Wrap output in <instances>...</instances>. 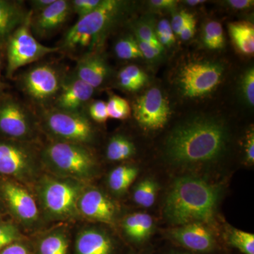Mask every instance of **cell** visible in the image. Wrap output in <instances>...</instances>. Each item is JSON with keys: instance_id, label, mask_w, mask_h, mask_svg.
<instances>
[{"instance_id": "40", "label": "cell", "mask_w": 254, "mask_h": 254, "mask_svg": "<svg viewBox=\"0 0 254 254\" xmlns=\"http://www.w3.org/2000/svg\"><path fill=\"white\" fill-rule=\"evenodd\" d=\"M139 49L141 50L142 55L148 60H153L156 58L160 53L163 52V50L158 49L154 47L150 46L148 43L144 42L138 41L137 40Z\"/></svg>"}, {"instance_id": "8", "label": "cell", "mask_w": 254, "mask_h": 254, "mask_svg": "<svg viewBox=\"0 0 254 254\" xmlns=\"http://www.w3.org/2000/svg\"><path fill=\"white\" fill-rule=\"evenodd\" d=\"M224 68L211 62H193L180 69L178 85L187 98H201L210 94L221 81Z\"/></svg>"}, {"instance_id": "43", "label": "cell", "mask_w": 254, "mask_h": 254, "mask_svg": "<svg viewBox=\"0 0 254 254\" xmlns=\"http://www.w3.org/2000/svg\"><path fill=\"white\" fill-rule=\"evenodd\" d=\"M247 160L250 163L254 162V132H250L247 136V146H246Z\"/></svg>"}, {"instance_id": "32", "label": "cell", "mask_w": 254, "mask_h": 254, "mask_svg": "<svg viewBox=\"0 0 254 254\" xmlns=\"http://www.w3.org/2000/svg\"><path fill=\"white\" fill-rule=\"evenodd\" d=\"M136 39L138 41L144 42L150 46L163 50V47L159 43L156 33L150 25L146 23L139 25L136 30Z\"/></svg>"}, {"instance_id": "13", "label": "cell", "mask_w": 254, "mask_h": 254, "mask_svg": "<svg viewBox=\"0 0 254 254\" xmlns=\"http://www.w3.org/2000/svg\"><path fill=\"white\" fill-rule=\"evenodd\" d=\"M1 193L13 215L21 222L31 223L38 217V208L26 189L16 182L6 180L1 184Z\"/></svg>"}, {"instance_id": "4", "label": "cell", "mask_w": 254, "mask_h": 254, "mask_svg": "<svg viewBox=\"0 0 254 254\" xmlns=\"http://www.w3.org/2000/svg\"><path fill=\"white\" fill-rule=\"evenodd\" d=\"M121 1L105 0L94 11L78 19L68 29L64 37L63 47L75 50L92 46L118 16Z\"/></svg>"}, {"instance_id": "21", "label": "cell", "mask_w": 254, "mask_h": 254, "mask_svg": "<svg viewBox=\"0 0 254 254\" xmlns=\"http://www.w3.org/2000/svg\"><path fill=\"white\" fill-rule=\"evenodd\" d=\"M229 33L235 46L242 54L252 55L254 53V26L249 21L230 23Z\"/></svg>"}, {"instance_id": "41", "label": "cell", "mask_w": 254, "mask_h": 254, "mask_svg": "<svg viewBox=\"0 0 254 254\" xmlns=\"http://www.w3.org/2000/svg\"><path fill=\"white\" fill-rule=\"evenodd\" d=\"M195 25H196V22H195L194 16H193L190 21H188V23L185 25L181 33L179 35L180 38L183 40V41H189V40L194 35Z\"/></svg>"}, {"instance_id": "6", "label": "cell", "mask_w": 254, "mask_h": 254, "mask_svg": "<svg viewBox=\"0 0 254 254\" xmlns=\"http://www.w3.org/2000/svg\"><path fill=\"white\" fill-rule=\"evenodd\" d=\"M32 11L24 22L11 35L7 46V76H12L16 70L34 63L43 57L60 50L58 47H48L39 43L32 33Z\"/></svg>"}, {"instance_id": "35", "label": "cell", "mask_w": 254, "mask_h": 254, "mask_svg": "<svg viewBox=\"0 0 254 254\" xmlns=\"http://www.w3.org/2000/svg\"><path fill=\"white\" fill-rule=\"evenodd\" d=\"M242 91L247 103L254 105V69L251 67L244 74L242 79Z\"/></svg>"}, {"instance_id": "49", "label": "cell", "mask_w": 254, "mask_h": 254, "mask_svg": "<svg viewBox=\"0 0 254 254\" xmlns=\"http://www.w3.org/2000/svg\"><path fill=\"white\" fill-rule=\"evenodd\" d=\"M0 88H1V81H0Z\"/></svg>"}, {"instance_id": "26", "label": "cell", "mask_w": 254, "mask_h": 254, "mask_svg": "<svg viewBox=\"0 0 254 254\" xmlns=\"http://www.w3.org/2000/svg\"><path fill=\"white\" fill-rule=\"evenodd\" d=\"M203 43L210 50H220L225 46V37L222 25L218 21H210L203 31Z\"/></svg>"}, {"instance_id": "20", "label": "cell", "mask_w": 254, "mask_h": 254, "mask_svg": "<svg viewBox=\"0 0 254 254\" xmlns=\"http://www.w3.org/2000/svg\"><path fill=\"white\" fill-rule=\"evenodd\" d=\"M28 14L18 3L0 0V40L10 36L24 22Z\"/></svg>"}, {"instance_id": "5", "label": "cell", "mask_w": 254, "mask_h": 254, "mask_svg": "<svg viewBox=\"0 0 254 254\" xmlns=\"http://www.w3.org/2000/svg\"><path fill=\"white\" fill-rule=\"evenodd\" d=\"M83 192L81 182L51 177H43L38 193L42 205L50 216L69 218L78 213V198Z\"/></svg>"}, {"instance_id": "28", "label": "cell", "mask_w": 254, "mask_h": 254, "mask_svg": "<svg viewBox=\"0 0 254 254\" xmlns=\"http://www.w3.org/2000/svg\"><path fill=\"white\" fill-rule=\"evenodd\" d=\"M109 118L116 120H125L131 115V107L125 98L118 95H112L107 103Z\"/></svg>"}, {"instance_id": "12", "label": "cell", "mask_w": 254, "mask_h": 254, "mask_svg": "<svg viewBox=\"0 0 254 254\" xmlns=\"http://www.w3.org/2000/svg\"><path fill=\"white\" fill-rule=\"evenodd\" d=\"M0 134L16 141L29 140L34 134L31 117L14 100L0 101Z\"/></svg>"}, {"instance_id": "24", "label": "cell", "mask_w": 254, "mask_h": 254, "mask_svg": "<svg viewBox=\"0 0 254 254\" xmlns=\"http://www.w3.org/2000/svg\"><path fill=\"white\" fill-rule=\"evenodd\" d=\"M68 240L62 233H53L42 240L40 254H68Z\"/></svg>"}, {"instance_id": "18", "label": "cell", "mask_w": 254, "mask_h": 254, "mask_svg": "<svg viewBox=\"0 0 254 254\" xmlns=\"http://www.w3.org/2000/svg\"><path fill=\"white\" fill-rule=\"evenodd\" d=\"M108 73V64L99 55H86L78 60L76 76L94 89L104 83Z\"/></svg>"}, {"instance_id": "3", "label": "cell", "mask_w": 254, "mask_h": 254, "mask_svg": "<svg viewBox=\"0 0 254 254\" xmlns=\"http://www.w3.org/2000/svg\"><path fill=\"white\" fill-rule=\"evenodd\" d=\"M42 156L50 170L76 181L90 180L96 171L94 155L84 145L54 141L47 145Z\"/></svg>"}, {"instance_id": "33", "label": "cell", "mask_w": 254, "mask_h": 254, "mask_svg": "<svg viewBox=\"0 0 254 254\" xmlns=\"http://www.w3.org/2000/svg\"><path fill=\"white\" fill-rule=\"evenodd\" d=\"M157 38L161 46H171L175 42V33L171 24L167 19H163L158 23L156 31Z\"/></svg>"}, {"instance_id": "27", "label": "cell", "mask_w": 254, "mask_h": 254, "mask_svg": "<svg viewBox=\"0 0 254 254\" xmlns=\"http://www.w3.org/2000/svg\"><path fill=\"white\" fill-rule=\"evenodd\" d=\"M115 51L120 59L124 60L138 59L143 58L136 38L127 36L116 43Z\"/></svg>"}, {"instance_id": "14", "label": "cell", "mask_w": 254, "mask_h": 254, "mask_svg": "<svg viewBox=\"0 0 254 254\" xmlns=\"http://www.w3.org/2000/svg\"><path fill=\"white\" fill-rule=\"evenodd\" d=\"M78 213L94 221L112 224L116 214L113 202L98 190H83L77 203Z\"/></svg>"}, {"instance_id": "37", "label": "cell", "mask_w": 254, "mask_h": 254, "mask_svg": "<svg viewBox=\"0 0 254 254\" xmlns=\"http://www.w3.org/2000/svg\"><path fill=\"white\" fill-rule=\"evenodd\" d=\"M193 15L187 12L186 11H181L177 14L174 15L171 24L172 29L175 35L179 36L185 25L188 23Z\"/></svg>"}, {"instance_id": "50", "label": "cell", "mask_w": 254, "mask_h": 254, "mask_svg": "<svg viewBox=\"0 0 254 254\" xmlns=\"http://www.w3.org/2000/svg\"></svg>"}, {"instance_id": "44", "label": "cell", "mask_w": 254, "mask_h": 254, "mask_svg": "<svg viewBox=\"0 0 254 254\" xmlns=\"http://www.w3.org/2000/svg\"><path fill=\"white\" fill-rule=\"evenodd\" d=\"M177 1L174 0H152L150 4L159 9H173L177 4Z\"/></svg>"}, {"instance_id": "39", "label": "cell", "mask_w": 254, "mask_h": 254, "mask_svg": "<svg viewBox=\"0 0 254 254\" xmlns=\"http://www.w3.org/2000/svg\"><path fill=\"white\" fill-rule=\"evenodd\" d=\"M118 79L120 86L126 91H136L141 89V88L127 74L123 68L119 73Z\"/></svg>"}, {"instance_id": "48", "label": "cell", "mask_w": 254, "mask_h": 254, "mask_svg": "<svg viewBox=\"0 0 254 254\" xmlns=\"http://www.w3.org/2000/svg\"><path fill=\"white\" fill-rule=\"evenodd\" d=\"M173 254H182V253H175Z\"/></svg>"}, {"instance_id": "1", "label": "cell", "mask_w": 254, "mask_h": 254, "mask_svg": "<svg viewBox=\"0 0 254 254\" xmlns=\"http://www.w3.org/2000/svg\"><path fill=\"white\" fill-rule=\"evenodd\" d=\"M227 141L223 123L211 117H195L179 124L171 131L165 143V156L178 165L210 163L223 155Z\"/></svg>"}, {"instance_id": "36", "label": "cell", "mask_w": 254, "mask_h": 254, "mask_svg": "<svg viewBox=\"0 0 254 254\" xmlns=\"http://www.w3.org/2000/svg\"><path fill=\"white\" fill-rule=\"evenodd\" d=\"M89 114L91 118L96 123H105L109 118L107 103L102 100H98L92 103L89 107Z\"/></svg>"}, {"instance_id": "34", "label": "cell", "mask_w": 254, "mask_h": 254, "mask_svg": "<svg viewBox=\"0 0 254 254\" xmlns=\"http://www.w3.org/2000/svg\"><path fill=\"white\" fill-rule=\"evenodd\" d=\"M102 1V0H73L71 1V11L78 15L79 19L94 11Z\"/></svg>"}, {"instance_id": "19", "label": "cell", "mask_w": 254, "mask_h": 254, "mask_svg": "<svg viewBox=\"0 0 254 254\" xmlns=\"http://www.w3.org/2000/svg\"><path fill=\"white\" fill-rule=\"evenodd\" d=\"M76 247L77 254H110L113 245L103 232L88 229L78 235Z\"/></svg>"}, {"instance_id": "30", "label": "cell", "mask_w": 254, "mask_h": 254, "mask_svg": "<svg viewBox=\"0 0 254 254\" xmlns=\"http://www.w3.org/2000/svg\"><path fill=\"white\" fill-rule=\"evenodd\" d=\"M153 219L148 214L136 213V225L131 239L137 241L144 240L153 229Z\"/></svg>"}, {"instance_id": "46", "label": "cell", "mask_w": 254, "mask_h": 254, "mask_svg": "<svg viewBox=\"0 0 254 254\" xmlns=\"http://www.w3.org/2000/svg\"><path fill=\"white\" fill-rule=\"evenodd\" d=\"M227 4L235 9H245L254 4V1L251 0H230Z\"/></svg>"}, {"instance_id": "29", "label": "cell", "mask_w": 254, "mask_h": 254, "mask_svg": "<svg viewBox=\"0 0 254 254\" xmlns=\"http://www.w3.org/2000/svg\"><path fill=\"white\" fill-rule=\"evenodd\" d=\"M230 242L245 254H254V235L239 230H232Z\"/></svg>"}, {"instance_id": "42", "label": "cell", "mask_w": 254, "mask_h": 254, "mask_svg": "<svg viewBox=\"0 0 254 254\" xmlns=\"http://www.w3.org/2000/svg\"><path fill=\"white\" fill-rule=\"evenodd\" d=\"M0 254H28L27 249L18 243L11 244L0 252Z\"/></svg>"}, {"instance_id": "10", "label": "cell", "mask_w": 254, "mask_h": 254, "mask_svg": "<svg viewBox=\"0 0 254 254\" xmlns=\"http://www.w3.org/2000/svg\"><path fill=\"white\" fill-rule=\"evenodd\" d=\"M63 81L56 68L48 64L34 66L23 75V91L34 101L43 103L58 96Z\"/></svg>"}, {"instance_id": "31", "label": "cell", "mask_w": 254, "mask_h": 254, "mask_svg": "<svg viewBox=\"0 0 254 254\" xmlns=\"http://www.w3.org/2000/svg\"><path fill=\"white\" fill-rule=\"evenodd\" d=\"M19 237L17 227L10 222H0V252Z\"/></svg>"}, {"instance_id": "7", "label": "cell", "mask_w": 254, "mask_h": 254, "mask_svg": "<svg viewBox=\"0 0 254 254\" xmlns=\"http://www.w3.org/2000/svg\"><path fill=\"white\" fill-rule=\"evenodd\" d=\"M43 123L57 141L83 145L91 142L94 136L91 123L81 112L53 108L43 115Z\"/></svg>"}, {"instance_id": "45", "label": "cell", "mask_w": 254, "mask_h": 254, "mask_svg": "<svg viewBox=\"0 0 254 254\" xmlns=\"http://www.w3.org/2000/svg\"><path fill=\"white\" fill-rule=\"evenodd\" d=\"M55 0H33L31 1L32 8L33 10L32 11H36V14L41 12L47 7L53 4Z\"/></svg>"}, {"instance_id": "22", "label": "cell", "mask_w": 254, "mask_h": 254, "mask_svg": "<svg viewBox=\"0 0 254 254\" xmlns=\"http://www.w3.org/2000/svg\"><path fill=\"white\" fill-rule=\"evenodd\" d=\"M138 175V169L130 165H121L110 174L108 185L115 193H121L127 190Z\"/></svg>"}, {"instance_id": "38", "label": "cell", "mask_w": 254, "mask_h": 254, "mask_svg": "<svg viewBox=\"0 0 254 254\" xmlns=\"http://www.w3.org/2000/svg\"><path fill=\"white\" fill-rule=\"evenodd\" d=\"M127 74L138 85L142 88L148 81V76L144 71L136 65H130L123 68Z\"/></svg>"}, {"instance_id": "23", "label": "cell", "mask_w": 254, "mask_h": 254, "mask_svg": "<svg viewBox=\"0 0 254 254\" xmlns=\"http://www.w3.org/2000/svg\"><path fill=\"white\" fill-rule=\"evenodd\" d=\"M134 145L126 137L117 135L111 138L107 147L106 155L111 161L127 160L134 155Z\"/></svg>"}, {"instance_id": "25", "label": "cell", "mask_w": 254, "mask_h": 254, "mask_svg": "<svg viewBox=\"0 0 254 254\" xmlns=\"http://www.w3.org/2000/svg\"><path fill=\"white\" fill-rule=\"evenodd\" d=\"M157 191V184L153 180H145L136 187L133 193V199L137 204L150 208L154 204Z\"/></svg>"}, {"instance_id": "47", "label": "cell", "mask_w": 254, "mask_h": 254, "mask_svg": "<svg viewBox=\"0 0 254 254\" xmlns=\"http://www.w3.org/2000/svg\"><path fill=\"white\" fill-rule=\"evenodd\" d=\"M186 2L187 4L190 5V6H196V5L205 2V1H202V0H188V1H186Z\"/></svg>"}, {"instance_id": "16", "label": "cell", "mask_w": 254, "mask_h": 254, "mask_svg": "<svg viewBox=\"0 0 254 254\" xmlns=\"http://www.w3.org/2000/svg\"><path fill=\"white\" fill-rule=\"evenodd\" d=\"M94 93V88L75 75L64 82L57 96L55 108L66 111L80 112Z\"/></svg>"}, {"instance_id": "2", "label": "cell", "mask_w": 254, "mask_h": 254, "mask_svg": "<svg viewBox=\"0 0 254 254\" xmlns=\"http://www.w3.org/2000/svg\"><path fill=\"white\" fill-rule=\"evenodd\" d=\"M220 196L218 187L198 177L177 178L165 205L167 220L173 225L211 223Z\"/></svg>"}, {"instance_id": "11", "label": "cell", "mask_w": 254, "mask_h": 254, "mask_svg": "<svg viewBox=\"0 0 254 254\" xmlns=\"http://www.w3.org/2000/svg\"><path fill=\"white\" fill-rule=\"evenodd\" d=\"M36 160L26 147L0 141V175L26 181L36 173Z\"/></svg>"}, {"instance_id": "15", "label": "cell", "mask_w": 254, "mask_h": 254, "mask_svg": "<svg viewBox=\"0 0 254 254\" xmlns=\"http://www.w3.org/2000/svg\"><path fill=\"white\" fill-rule=\"evenodd\" d=\"M71 11V1L55 0L53 4L36 16L32 14V31L37 36H47L58 29L66 21Z\"/></svg>"}, {"instance_id": "9", "label": "cell", "mask_w": 254, "mask_h": 254, "mask_svg": "<svg viewBox=\"0 0 254 254\" xmlns=\"http://www.w3.org/2000/svg\"><path fill=\"white\" fill-rule=\"evenodd\" d=\"M133 112L138 123L150 130L163 128L171 114L168 99L156 87L150 88L137 98L133 105Z\"/></svg>"}, {"instance_id": "17", "label": "cell", "mask_w": 254, "mask_h": 254, "mask_svg": "<svg viewBox=\"0 0 254 254\" xmlns=\"http://www.w3.org/2000/svg\"><path fill=\"white\" fill-rule=\"evenodd\" d=\"M172 237L187 248L196 252L212 250L215 240L211 232L201 223H191L174 229Z\"/></svg>"}]
</instances>
